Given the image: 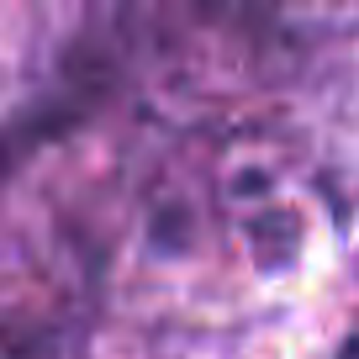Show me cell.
<instances>
[{
    "mask_svg": "<svg viewBox=\"0 0 359 359\" xmlns=\"http://www.w3.org/2000/svg\"><path fill=\"white\" fill-rule=\"evenodd\" d=\"M338 359H359V323H354V333H348V344H344V354Z\"/></svg>",
    "mask_w": 359,
    "mask_h": 359,
    "instance_id": "obj_1",
    "label": "cell"
}]
</instances>
